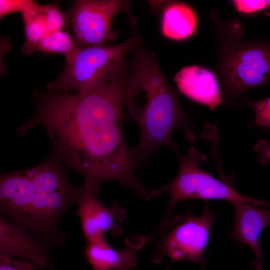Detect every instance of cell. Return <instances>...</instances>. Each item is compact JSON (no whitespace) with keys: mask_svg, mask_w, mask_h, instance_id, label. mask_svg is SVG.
Segmentation results:
<instances>
[{"mask_svg":"<svg viewBox=\"0 0 270 270\" xmlns=\"http://www.w3.org/2000/svg\"><path fill=\"white\" fill-rule=\"evenodd\" d=\"M128 76L125 66L90 92L38 96L35 114L16 134L22 137L36 127L46 128L52 155L82 174L83 184L96 197L104 182L114 180L143 200L147 192L136 176L132 150L123 130Z\"/></svg>","mask_w":270,"mask_h":270,"instance_id":"obj_1","label":"cell"},{"mask_svg":"<svg viewBox=\"0 0 270 270\" xmlns=\"http://www.w3.org/2000/svg\"><path fill=\"white\" fill-rule=\"evenodd\" d=\"M125 102L141 132L140 140L132 150L136 168L162 146L169 147L179 158L182 154L172 139L176 128L184 132L190 142H196L191 118L182 108L154 54L146 50L138 54L128 76Z\"/></svg>","mask_w":270,"mask_h":270,"instance_id":"obj_2","label":"cell"},{"mask_svg":"<svg viewBox=\"0 0 270 270\" xmlns=\"http://www.w3.org/2000/svg\"><path fill=\"white\" fill-rule=\"evenodd\" d=\"M67 168L51 155L44 162L26 169L34 188L27 230L48 248L66 244V234L58 229L63 214L82 196L86 186L74 185Z\"/></svg>","mask_w":270,"mask_h":270,"instance_id":"obj_3","label":"cell"},{"mask_svg":"<svg viewBox=\"0 0 270 270\" xmlns=\"http://www.w3.org/2000/svg\"><path fill=\"white\" fill-rule=\"evenodd\" d=\"M138 40L134 35L118 44L78 46L66 59L62 74L48 84V90L85 93L99 87L125 66L127 56L136 48Z\"/></svg>","mask_w":270,"mask_h":270,"instance_id":"obj_4","label":"cell"},{"mask_svg":"<svg viewBox=\"0 0 270 270\" xmlns=\"http://www.w3.org/2000/svg\"><path fill=\"white\" fill-rule=\"evenodd\" d=\"M178 159L180 171L176 177L165 186L148 192L143 199L150 200L164 192L168 193L169 206L162 220H168L176 204L186 199L225 200L230 202L246 201L259 206H270V202L238 192L228 180H220L202 170L199 164L204 162L207 156L196 148H190L186 154H182Z\"/></svg>","mask_w":270,"mask_h":270,"instance_id":"obj_5","label":"cell"},{"mask_svg":"<svg viewBox=\"0 0 270 270\" xmlns=\"http://www.w3.org/2000/svg\"><path fill=\"white\" fill-rule=\"evenodd\" d=\"M216 214L208 206L196 216L188 208L187 214L160 222L148 236V242L154 247L152 260L160 264L165 257L172 262L190 261L201 265L205 263L204 254L208 246Z\"/></svg>","mask_w":270,"mask_h":270,"instance_id":"obj_6","label":"cell"},{"mask_svg":"<svg viewBox=\"0 0 270 270\" xmlns=\"http://www.w3.org/2000/svg\"><path fill=\"white\" fill-rule=\"evenodd\" d=\"M224 91L232 100L265 84L270 77V45L238 44L229 52L224 65Z\"/></svg>","mask_w":270,"mask_h":270,"instance_id":"obj_7","label":"cell"},{"mask_svg":"<svg viewBox=\"0 0 270 270\" xmlns=\"http://www.w3.org/2000/svg\"><path fill=\"white\" fill-rule=\"evenodd\" d=\"M129 4L120 0L76 1L70 20L74 43L78 46H102L116 40L118 32L112 28V20Z\"/></svg>","mask_w":270,"mask_h":270,"instance_id":"obj_8","label":"cell"},{"mask_svg":"<svg viewBox=\"0 0 270 270\" xmlns=\"http://www.w3.org/2000/svg\"><path fill=\"white\" fill-rule=\"evenodd\" d=\"M85 186V192L77 204L78 208L74 212L80 218L86 243L105 236L108 232L114 237L122 236L127 210L117 201L110 206H106Z\"/></svg>","mask_w":270,"mask_h":270,"instance_id":"obj_9","label":"cell"},{"mask_svg":"<svg viewBox=\"0 0 270 270\" xmlns=\"http://www.w3.org/2000/svg\"><path fill=\"white\" fill-rule=\"evenodd\" d=\"M49 249L24 228L0 214V258H18L38 268L54 270Z\"/></svg>","mask_w":270,"mask_h":270,"instance_id":"obj_10","label":"cell"},{"mask_svg":"<svg viewBox=\"0 0 270 270\" xmlns=\"http://www.w3.org/2000/svg\"><path fill=\"white\" fill-rule=\"evenodd\" d=\"M34 188L26 170L2 172L0 177V214L27 230Z\"/></svg>","mask_w":270,"mask_h":270,"instance_id":"obj_11","label":"cell"},{"mask_svg":"<svg viewBox=\"0 0 270 270\" xmlns=\"http://www.w3.org/2000/svg\"><path fill=\"white\" fill-rule=\"evenodd\" d=\"M148 242V235L132 236L116 250L104 236L86 243L84 253L93 270H131L137 264L138 252Z\"/></svg>","mask_w":270,"mask_h":270,"instance_id":"obj_12","label":"cell"},{"mask_svg":"<svg viewBox=\"0 0 270 270\" xmlns=\"http://www.w3.org/2000/svg\"><path fill=\"white\" fill-rule=\"evenodd\" d=\"M230 203L234 213V224L230 236L242 246H248L256 260L260 261L264 254L258 240L262 230L270 225V210L246 201Z\"/></svg>","mask_w":270,"mask_h":270,"instance_id":"obj_13","label":"cell"},{"mask_svg":"<svg viewBox=\"0 0 270 270\" xmlns=\"http://www.w3.org/2000/svg\"><path fill=\"white\" fill-rule=\"evenodd\" d=\"M174 80L182 94L210 110L222 104L219 86L210 71L197 66H186L176 74Z\"/></svg>","mask_w":270,"mask_h":270,"instance_id":"obj_14","label":"cell"},{"mask_svg":"<svg viewBox=\"0 0 270 270\" xmlns=\"http://www.w3.org/2000/svg\"><path fill=\"white\" fill-rule=\"evenodd\" d=\"M194 10L184 3L176 2L167 6L162 20V32L170 38L180 40L191 36L196 26Z\"/></svg>","mask_w":270,"mask_h":270,"instance_id":"obj_15","label":"cell"},{"mask_svg":"<svg viewBox=\"0 0 270 270\" xmlns=\"http://www.w3.org/2000/svg\"><path fill=\"white\" fill-rule=\"evenodd\" d=\"M78 47L68 32L58 30L46 34L34 46L30 54L37 50L56 53L62 54L66 59Z\"/></svg>","mask_w":270,"mask_h":270,"instance_id":"obj_16","label":"cell"},{"mask_svg":"<svg viewBox=\"0 0 270 270\" xmlns=\"http://www.w3.org/2000/svg\"><path fill=\"white\" fill-rule=\"evenodd\" d=\"M255 112L253 125L270 128V96L250 102Z\"/></svg>","mask_w":270,"mask_h":270,"instance_id":"obj_17","label":"cell"},{"mask_svg":"<svg viewBox=\"0 0 270 270\" xmlns=\"http://www.w3.org/2000/svg\"><path fill=\"white\" fill-rule=\"evenodd\" d=\"M42 10L48 32L62 30L64 20L58 6L54 5L42 6Z\"/></svg>","mask_w":270,"mask_h":270,"instance_id":"obj_18","label":"cell"},{"mask_svg":"<svg viewBox=\"0 0 270 270\" xmlns=\"http://www.w3.org/2000/svg\"><path fill=\"white\" fill-rule=\"evenodd\" d=\"M232 2L238 12L244 14L258 12L267 6L266 0H236Z\"/></svg>","mask_w":270,"mask_h":270,"instance_id":"obj_19","label":"cell"},{"mask_svg":"<svg viewBox=\"0 0 270 270\" xmlns=\"http://www.w3.org/2000/svg\"><path fill=\"white\" fill-rule=\"evenodd\" d=\"M34 264L16 258L0 257V270H38Z\"/></svg>","mask_w":270,"mask_h":270,"instance_id":"obj_20","label":"cell"},{"mask_svg":"<svg viewBox=\"0 0 270 270\" xmlns=\"http://www.w3.org/2000/svg\"><path fill=\"white\" fill-rule=\"evenodd\" d=\"M28 0H0V16L2 18L6 15L16 12H21L26 6Z\"/></svg>","mask_w":270,"mask_h":270,"instance_id":"obj_21","label":"cell"},{"mask_svg":"<svg viewBox=\"0 0 270 270\" xmlns=\"http://www.w3.org/2000/svg\"><path fill=\"white\" fill-rule=\"evenodd\" d=\"M254 150L258 154V161L261 165L270 162V144L263 140H260L254 146Z\"/></svg>","mask_w":270,"mask_h":270,"instance_id":"obj_22","label":"cell"},{"mask_svg":"<svg viewBox=\"0 0 270 270\" xmlns=\"http://www.w3.org/2000/svg\"><path fill=\"white\" fill-rule=\"evenodd\" d=\"M254 266L255 270H263L260 261L256 260L254 262Z\"/></svg>","mask_w":270,"mask_h":270,"instance_id":"obj_23","label":"cell"},{"mask_svg":"<svg viewBox=\"0 0 270 270\" xmlns=\"http://www.w3.org/2000/svg\"><path fill=\"white\" fill-rule=\"evenodd\" d=\"M267 6L270 8V0H266Z\"/></svg>","mask_w":270,"mask_h":270,"instance_id":"obj_24","label":"cell"}]
</instances>
